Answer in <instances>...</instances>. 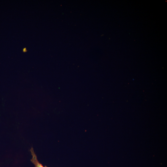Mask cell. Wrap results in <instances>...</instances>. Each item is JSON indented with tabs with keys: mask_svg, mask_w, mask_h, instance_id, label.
<instances>
[{
	"mask_svg": "<svg viewBox=\"0 0 167 167\" xmlns=\"http://www.w3.org/2000/svg\"><path fill=\"white\" fill-rule=\"evenodd\" d=\"M30 151L31 152L32 157L31 161L32 162L34 165L35 167H47L46 166H44L39 162L38 161L36 155L33 149L32 148Z\"/></svg>",
	"mask_w": 167,
	"mask_h": 167,
	"instance_id": "cell-1",
	"label": "cell"
}]
</instances>
